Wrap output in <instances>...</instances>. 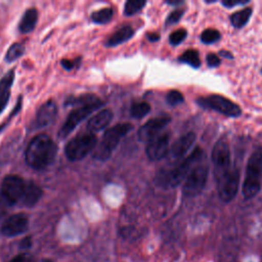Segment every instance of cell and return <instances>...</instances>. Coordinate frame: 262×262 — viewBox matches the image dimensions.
<instances>
[{"mask_svg": "<svg viewBox=\"0 0 262 262\" xmlns=\"http://www.w3.org/2000/svg\"><path fill=\"white\" fill-rule=\"evenodd\" d=\"M57 147L54 141L46 134L35 136L26 149V162L35 170L47 168L55 159Z\"/></svg>", "mask_w": 262, "mask_h": 262, "instance_id": "obj_1", "label": "cell"}, {"mask_svg": "<svg viewBox=\"0 0 262 262\" xmlns=\"http://www.w3.org/2000/svg\"><path fill=\"white\" fill-rule=\"evenodd\" d=\"M261 177H262V149H255L247 164L246 177L243 183V195L249 200L254 198L261 188Z\"/></svg>", "mask_w": 262, "mask_h": 262, "instance_id": "obj_2", "label": "cell"}, {"mask_svg": "<svg viewBox=\"0 0 262 262\" xmlns=\"http://www.w3.org/2000/svg\"><path fill=\"white\" fill-rule=\"evenodd\" d=\"M203 156V150L200 147H195L192 152L185 158L180 164H178L173 169L162 172L159 174V182L164 186L174 187L180 184L189 174L190 170L194 167V163H196Z\"/></svg>", "mask_w": 262, "mask_h": 262, "instance_id": "obj_3", "label": "cell"}, {"mask_svg": "<svg viewBox=\"0 0 262 262\" xmlns=\"http://www.w3.org/2000/svg\"><path fill=\"white\" fill-rule=\"evenodd\" d=\"M132 129V125L128 123L118 124L113 126L112 128L107 129L103 136L101 142L96 145L93 157L98 161H105L107 160L113 151L116 149L117 145L120 143L121 139L130 132Z\"/></svg>", "mask_w": 262, "mask_h": 262, "instance_id": "obj_4", "label": "cell"}, {"mask_svg": "<svg viewBox=\"0 0 262 262\" xmlns=\"http://www.w3.org/2000/svg\"><path fill=\"white\" fill-rule=\"evenodd\" d=\"M97 144L96 136L93 133H85L74 137L64 147V154L70 161L84 159L89 152L95 149Z\"/></svg>", "mask_w": 262, "mask_h": 262, "instance_id": "obj_5", "label": "cell"}, {"mask_svg": "<svg viewBox=\"0 0 262 262\" xmlns=\"http://www.w3.org/2000/svg\"><path fill=\"white\" fill-rule=\"evenodd\" d=\"M212 162L214 165V175L216 180L233 169L229 144L224 138H220L215 143L212 150Z\"/></svg>", "mask_w": 262, "mask_h": 262, "instance_id": "obj_6", "label": "cell"}, {"mask_svg": "<svg viewBox=\"0 0 262 262\" xmlns=\"http://www.w3.org/2000/svg\"><path fill=\"white\" fill-rule=\"evenodd\" d=\"M198 103L205 107L213 110L219 114L227 117H238L242 113L239 106L231 100L221 95H210L208 97H202L198 100Z\"/></svg>", "mask_w": 262, "mask_h": 262, "instance_id": "obj_7", "label": "cell"}, {"mask_svg": "<svg viewBox=\"0 0 262 262\" xmlns=\"http://www.w3.org/2000/svg\"><path fill=\"white\" fill-rule=\"evenodd\" d=\"M101 104L102 102L98 99L96 101L76 107L74 111H72L58 132L59 137L61 138L67 137L83 120H85L92 112L97 110Z\"/></svg>", "mask_w": 262, "mask_h": 262, "instance_id": "obj_8", "label": "cell"}, {"mask_svg": "<svg viewBox=\"0 0 262 262\" xmlns=\"http://www.w3.org/2000/svg\"><path fill=\"white\" fill-rule=\"evenodd\" d=\"M209 168L206 164H199L195 165L185 178L183 184V194L186 196H194L199 194L207 181Z\"/></svg>", "mask_w": 262, "mask_h": 262, "instance_id": "obj_9", "label": "cell"}, {"mask_svg": "<svg viewBox=\"0 0 262 262\" xmlns=\"http://www.w3.org/2000/svg\"><path fill=\"white\" fill-rule=\"evenodd\" d=\"M26 182L18 175H7L1 183V196L8 205L21 202Z\"/></svg>", "mask_w": 262, "mask_h": 262, "instance_id": "obj_10", "label": "cell"}, {"mask_svg": "<svg viewBox=\"0 0 262 262\" xmlns=\"http://www.w3.org/2000/svg\"><path fill=\"white\" fill-rule=\"evenodd\" d=\"M216 181H217L218 194L220 199L225 203L232 201L235 198L238 189V184H239L238 170L235 167H233L232 170H230L228 173H226Z\"/></svg>", "mask_w": 262, "mask_h": 262, "instance_id": "obj_11", "label": "cell"}, {"mask_svg": "<svg viewBox=\"0 0 262 262\" xmlns=\"http://www.w3.org/2000/svg\"><path fill=\"white\" fill-rule=\"evenodd\" d=\"M29 218L24 213H17L9 216L1 227V232L3 235L8 237L17 236L28 230Z\"/></svg>", "mask_w": 262, "mask_h": 262, "instance_id": "obj_12", "label": "cell"}, {"mask_svg": "<svg viewBox=\"0 0 262 262\" xmlns=\"http://www.w3.org/2000/svg\"><path fill=\"white\" fill-rule=\"evenodd\" d=\"M171 121L170 117L162 116L158 118H154L147 121L143 126H141L137 132L138 139L140 141H147L149 142L154 138H156L159 132L164 129Z\"/></svg>", "mask_w": 262, "mask_h": 262, "instance_id": "obj_13", "label": "cell"}, {"mask_svg": "<svg viewBox=\"0 0 262 262\" xmlns=\"http://www.w3.org/2000/svg\"><path fill=\"white\" fill-rule=\"evenodd\" d=\"M147 158L150 161H159L169 152V135L162 134L150 140L145 148Z\"/></svg>", "mask_w": 262, "mask_h": 262, "instance_id": "obj_14", "label": "cell"}, {"mask_svg": "<svg viewBox=\"0 0 262 262\" xmlns=\"http://www.w3.org/2000/svg\"><path fill=\"white\" fill-rule=\"evenodd\" d=\"M195 140V134L193 132L186 133L179 137L169 148V155L172 159L177 160L182 158L192 146Z\"/></svg>", "mask_w": 262, "mask_h": 262, "instance_id": "obj_15", "label": "cell"}, {"mask_svg": "<svg viewBox=\"0 0 262 262\" xmlns=\"http://www.w3.org/2000/svg\"><path fill=\"white\" fill-rule=\"evenodd\" d=\"M57 115V106L53 100H48L43 103L36 114L37 127H45L51 124Z\"/></svg>", "mask_w": 262, "mask_h": 262, "instance_id": "obj_16", "label": "cell"}, {"mask_svg": "<svg viewBox=\"0 0 262 262\" xmlns=\"http://www.w3.org/2000/svg\"><path fill=\"white\" fill-rule=\"evenodd\" d=\"M113 113L110 110H102L93 116L87 123V129L90 133L98 132L104 129L112 121Z\"/></svg>", "mask_w": 262, "mask_h": 262, "instance_id": "obj_17", "label": "cell"}, {"mask_svg": "<svg viewBox=\"0 0 262 262\" xmlns=\"http://www.w3.org/2000/svg\"><path fill=\"white\" fill-rule=\"evenodd\" d=\"M42 196V189L34 182H26L24 194L21 198V204L26 207H33L36 205Z\"/></svg>", "mask_w": 262, "mask_h": 262, "instance_id": "obj_18", "label": "cell"}, {"mask_svg": "<svg viewBox=\"0 0 262 262\" xmlns=\"http://www.w3.org/2000/svg\"><path fill=\"white\" fill-rule=\"evenodd\" d=\"M14 79V71H9L1 80H0V114L5 108L9 96H10V89L13 84Z\"/></svg>", "mask_w": 262, "mask_h": 262, "instance_id": "obj_19", "label": "cell"}, {"mask_svg": "<svg viewBox=\"0 0 262 262\" xmlns=\"http://www.w3.org/2000/svg\"><path fill=\"white\" fill-rule=\"evenodd\" d=\"M37 20H38V11H37V9L36 8L28 9L24 13L23 18L19 23V27H18L19 31L23 34H27V33L32 32L36 27Z\"/></svg>", "mask_w": 262, "mask_h": 262, "instance_id": "obj_20", "label": "cell"}, {"mask_svg": "<svg viewBox=\"0 0 262 262\" xmlns=\"http://www.w3.org/2000/svg\"><path fill=\"white\" fill-rule=\"evenodd\" d=\"M134 35V31L131 27L126 26L115 32L106 41L107 46H117L128 41Z\"/></svg>", "mask_w": 262, "mask_h": 262, "instance_id": "obj_21", "label": "cell"}, {"mask_svg": "<svg viewBox=\"0 0 262 262\" xmlns=\"http://www.w3.org/2000/svg\"><path fill=\"white\" fill-rule=\"evenodd\" d=\"M251 15H252V9L250 7H247L233 13L230 16V21L233 27L242 28L249 21Z\"/></svg>", "mask_w": 262, "mask_h": 262, "instance_id": "obj_22", "label": "cell"}, {"mask_svg": "<svg viewBox=\"0 0 262 262\" xmlns=\"http://www.w3.org/2000/svg\"><path fill=\"white\" fill-rule=\"evenodd\" d=\"M113 15H114V10L110 7H105V8L94 11L91 14V18L94 23L103 25L108 23L113 18Z\"/></svg>", "mask_w": 262, "mask_h": 262, "instance_id": "obj_23", "label": "cell"}, {"mask_svg": "<svg viewBox=\"0 0 262 262\" xmlns=\"http://www.w3.org/2000/svg\"><path fill=\"white\" fill-rule=\"evenodd\" d=\"M25 52V46L21 43H14L12 44L6 52L5 59L7 62H12L20 57Z\"/></svg>", "mask_w": 262, "mask_h": 262, "instance_id": "obj_24", "label": "cell"}, {"mask_svg": "<svg viewBox=\"0 0 262 262\" xmlns=\"http://www.w3.org/2000/svg\"><path fill=\"white\" fill-rule=\"evenodd\" d=\"M149 112H150V105L145 101L136 102L131 107V115L133 118H136V119L143 118Z\"/></svg>", "mask_w": 262, "mask_h": 262, "instance_id": "obj_25", "label": "cell"}, {"mask_svg": "<svg viewBox=\"0 0 262 262\" xmlns=\"http://www.w3.org/2000/svg\"><path fill=\"white\" fill-rule=\"evenodd\" d=\"M179 59L182 62L188 63L189 66L193 67V68H199L201 64V60L199 57V53L195 50H187L185 51L180 57Z\"/></svg>", "mask_w": 262, "mask_h": 262, "instance_id": "obj_26", "label": "cell"}, {"mask_svg": "<svg viewBox=\"0 0 262 262\" xmlns=\"http://www.w3.org/2000/svg\"><path fill=\"white\" fill-rule=\"evenodd\" d=\"M145 1H142V0H130V1H127L125 3V8H124V13L128 16L130 15H133L135 13H137L138 11H140L143 6L145 5Z\"/></svg>", "mask_w": 262, "mask_h": 262, "instance_id": "obj_27", "label": "cell"}, {"mask_svg": "<svg viewBox=\"0 0 262 262\" xmlns=\"http://www.w3.org/2000/svg\"><path fill=\"white\" fill-rule=\"evenodd\" d=\"M220 39V33L215 29H207L201 35V40L206 44H211Z\"/></svg>", "mask_w": 262, "mask_h": 262, "instance_id": "obj_28", "label": "cell"}, {"mask_svg": "<svg viewBox=\"0 0 262 262\" xmlns=\"http://www.w3.org/2000/svg\"><path fill=\"white\" fill-rule=\"evenodd\" d=\"M186 35H187V32L186 30L184 29H179V30H176L174 31L170 37H169V41L172 45H178L180 44L185 38H186Z\"/></svg>", "mask_w": 262, "mask_h": 262, "instance_id": "obj_29", "label": "cell"}, {"mask_svg": "<svg viewBox=\"0 0 262 262\" xmlns=\"http://www.w3.org/2000/svg\"><path fill=\"white\" fill-rule=\"evenodd\" d=\"M166 99L170 105H176L183 101V95L177 90H171L170 92H168Z\"/></svg>", "mask_w": 262, "mask_h": 262, "instance_id": "obj_30", "label": "cell"}, {"mask_svg": "<svg viewBox=\"0 0 262 262\" xmlns=\"http://www.w3.org/2000/svg\"><path fill=\"white\" fill-rule=\"evenodd\" d=\"M183 13H184V9H175L174 11H172L169 14V16L166 20V24L167 25H172V24H175V23L179 21V19L183 15Z\"/></svg>", "mask_w": 262, "mask_h": 262, "instance_id": "obj_31", "label": "cell"}, {"mask_svg": "<svg viewBox=\"0 0 262 262\" xmlns=\"http://www.w3.org/2000/svg\"><path fill=\"white\" fill-rule=\"evenodd\" d=\"M207 62L210 67H217L220 63V59L216 54L210 53L207 55Z\"/></svg>", "mask_w": 262, "mask_h": 262, "instance_id": "obj_32", "label": "cell"}, {"mask_svg": "<svg viewBox=\"0 0 262 262\" xmlns=\"http://www.w3.org/2000/svg\"><path fill=\"white\" fill-rule=\"evenodd\" d=\"M9 262H31V258L27 254H18L14 256Z\"/></svg>", "mask_w": 262, "mask_h": 262, "instance_id": "obj_33", "label": "cell"}, {"mask_svg": "<svg viewBox=\"0 0 262 262\" xmlns=\"http://www.w3.org/2000/svg\"><path fill=\"white\" fill-rule=\"evenodd\" d=\"M247 1H238V0H225L222 1V4L226 7H232L234 5H239V4H245Z\"/></svg>", "mask_w": 262, "mask_h": 262, "instance_id": "obj_34", "label": "cell"}, {"mask_svg": "<svg viewBox=\"0 0 262 262\" xmlns=\"http://www.w3.org/2000/svg\"><path fill=\"white\" fill-rule=\"evenodd\" d=\"M61 66L67 69V70H72L75 67V62L70 59H62L61 60Z\"/></svg>", "mask_w": 262, "mask_h": 262, "instance_id": "obj_35", "label": "cell"}, {"mask_svg": "<svg viewBox=\"0 0 262 262\" xmlns=\"http://www.w3.org/2000/svg\"><path fill=\"white\" fill-rule=\"evenodd\" d=\"M31 245H32V243H31V237H26V238L23 239V242H21V244H20V247H21L23 249H28V248L31 247Z\"/></svg>", "mask_w": 262, "mask_h": 262, "instance_id": "obj_36", "label": "cell"}, {"mask_svg": "<svg viewBox=\"0 0 262 262\" xmlns=\"http://www.w3.org/2000/svg\"><path fill=\"white\" fill-rule=\"evenodd\" d=\"M147 38H148L149 41L155 42V41H158L160 39V36L158 34H156V33H151V34L147 35Z\"/></svg>", "mask_w": 262, "mask_h": 262, "instance_id": "obj_37", "label": "cell"}, {"mask_svg": "<svg viewBox=\"0 0 262 262\" xmlns=\"http://www.w3.org/2000/svg\"><path fill=\"white\" fill-rule=\"evenodd\" d=\"M220 55H221L222 57H225V58H232L231 53H229L228 51H225V50L220 51Z\"/></svg>", "mask_w": 262, "mask_h": 262, "instance_id": "obj_38", "label": "cell"}, {"mask_svg": "<svg viewBox=\"0 0 262 262\" xmlns=\"http://www.w3.org/2000/svg\"><path fill=\"white\" fill-rule=\"evenodd\" d=\"M168 4H171V5H176V4H180L182 3L181 1H167Z\"/></svg>", "mask_w": 262, "mask_h": 262, "instance_id": "obj_39", "label": "cell"}, {"mask_svg": "<svg viewBox=\"0 0 262 262\" xmlns=\"http://www.w3.org/2000/svg\"><path fill=\"white\" fill-rule=\"evenodd\" d=\"M42 262H52L51 260H49V259H45V260H43Z\"/></svg>", "mask_w": 262, "mask_h": 262, "instance_id": "obj_40", "label": "cell"}]
</instances>
